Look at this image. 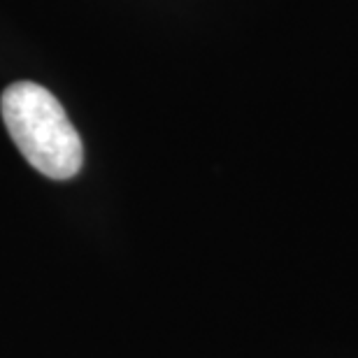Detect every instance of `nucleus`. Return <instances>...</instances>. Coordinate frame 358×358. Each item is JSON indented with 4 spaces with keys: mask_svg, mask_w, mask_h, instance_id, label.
Returning a JSON list of instances; mask_svg holds the SVG:
<instances>
[{
    "mask_svg": "<svg viewBox=\"0 0 358 358\" xmlns=\"http://www.w3.org/2000/svg\"><path fill=\"white\" fill-rule=\"evenodd\" d=\"M0 112L12 142L38 173L70 179L82 170V138L54 93L35 82H17L3 91Z\"/></svg>",
    "mask_w": 358,
    "mask_h": 358,
    "instance_id": "1",
    "label": "nucleus"
}]
</instances>
